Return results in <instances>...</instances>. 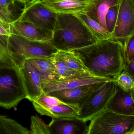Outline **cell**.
<instances>
[{
  "label": "cell",
  "instance_id": "603a6c76",
  "mask_svg": "<svg viewBox=\"0 0 134 134\" xmlns=\"http://www.w3.org/2000/svg\"><path fill=\"white\" fill-rule=\"evenodd\" d=\"M55 56L60 58L71 69L80 72H88L79 58L72 51L59 50Z\"/></svg>",
  "mask_w": 134,
  "mask_h": 134
},
{
  "label": "cell",
  "instance_id": "7402d4cb",
  "mask_svg": "<svg viewBox=\"0 0 134 134\" xmlns=\"http://www.w3.org/2000/svg\"><path fill=\"white\" fill-rule=\"evenodd\" d=\"M32 102L35 110L42 115L53 106L64 103L58 98L44 93Z\"/></svg>",
  "mask_w": 134,
  "mask_h": 134
},
{
  "label": "cell",
  "instance_id": "277c9868",
  "mask_svg": "<svg viewBox=\"0 0 134 134\" xmlns=\"http://www.w3.org/2000/svg\"><path fill=\"white\" fill-rule=\"evenodd\" d=\"M9 49L19 68L28 59L53 57L59 51L50 42L33 41L14 34L9 36Z\"/></svg>",
  "mask_w": 134,
  "mask_h": 134
},
{
  "label": "cell",
  "instance_id": "1f68e13d",
  "mask_svg": "<svg viewBox=\"0 0 134 134\" xmlns=\"http://www.w3.org/2000/svg\"><path fill=\"white\" fill-rule=\"evenodd\" d=\"M15 1V0H0V8L9 9V7L14 4Z\"/></svg>",
  "mask_w": 134,
  "mask_h": 134
},
{
  "label": "cell",
  "instance_id": "4316f807",
  "mask_svg": "<svg viewBox=\"0 0 134 134\" xmlns=\"http://www.w3.org/2000/svg\"><path fill=\"white\" fill-rule=\"evenodd\" d=\"M7 59H12L9 49V36L0 35V62Z\"/></svg>",
  "mask_w": 134,
  "mask_h": 134
},
{
  "label": "cell",
  "instance_id": "4fadbf2b",
  "mask_svg": "<svg viewBox=\"0 0 134 134\" xmlns=\"http://www.w3.org/2000/svg\"><path fill=\"white\" fill-rule=\"evenodd\" d=\"M112 78H100L93 76L74 77L65 80L55 81L47 84L43 89V93L60 90L71 89L81 86L97 83L106 82L112 80Z\"/></svg>",
  "mask_w": 134,
  "mask_h": 134
},
{
  "label": "cell",
  "instance_id": "7a4b0ae2",
  "mask_svg": "<svg viewBox=\"0 0 134 134\" xmlns=\"http://www.w3.org/2000/svg\"><path fill=\"white\" fill-rule=\"evenodd\" d=\"M98 41L75 14H57L50 42L58 50L72 51Z\"/></svg>",
  "mask_w": 134,
  "mask_h": 134
},
{
  "label": "cell",
  "instance_id": "4dcf8cb0",
  "mask_svg": "<svg viewBox=\"0 0 134 134\" xmlns=\"http://www.w3.org/2000/svg\"><path fill=\"white\" fill-rule=\"evenodd\" d=\"M124 71L130 75L134 80V57L130 63L127 64Z\"/></svg>",
  "mask_w": 134,
  "mask_h": 134
},
{
  "label": "cell",
  "instance_id": "e575fe53",
  "mask_svg": "<svg viewBox=\"0 0 134 134\" xmlns=\"http://www.w3.org/2000/svg\"><path fill=\"white\" fill-rule=\"evenodd\" d=\"M132 94H133V97L134 99V87L133 89L132 90Z\"/></svg>",
  "mask_w": 134,
  "mask_h": 134
},
{
  "label": "cell",
  "instance_id": "9c48e42d",
  "mask_svg": "<svg viewBox=\"0 0 134 134\" xmlns=\"http://www.w3.org/2000/svg\"><path fill=\"white\" fill-rule=\"evenodd\" d=\"M19 69L26 90V99L33 101L43 93V88L47 83L30 59L26 60Z\"/></svg>",
  "mask_w": 134,
  "mask_h": 134
},
{
  "label": "cell",
  "instance_id": "7c38bea8",
  "mask_svg": "<svg viewBox=\"0 0 134 134\" xmlns=\"http://www.w3.org/2000/svg\"><path fill=\"white\" fill-rule=\"evenodd\" d=\"M50 134H88L87 122L77 118H52L49 124Z\"/></svg>",
  "mask_w": 134,
  "mask_h": 134
},
{
  "label": "cell",
  "instance_id": "f546056e",
  "mask_svg": "<svg viewBox=\"0 0 134 134\" xmlns=\"http://www.w3.org/2000/svg\"><path fill=\"white\" fill-rule=\"evenodd\" d=\"M12 34L10 24L3 23L0 22V35L9 36Z\"/></svg>",
  "mask_w": 134,
  "mask_h": 134
},
{
  "label": "cell",
  "instance_id": "5bb4252c",
  "mask_svg": "<svg viewBox=\"0 0 134 134\" xmlns=\"http://www.w3.org/2000/svg\"><path fill=\"white\" fill-rule=\"evenodd\" d=\"M106 108L120 114L134 115L132 90H126L117 85L116 92L109 101Z\"/></svg>",
  "mask_w": 134,
  "mask_h": 134
},
{
  "label": "cell",
  "instance_id": "30bf717a",
  "mask_svg": "<svg viewBox=\"0 0 134 134\" xmlns=\"http://www.w3.org/2000/svg\"><path fill=\"white\" fill-rule=\"evenodd\" d=\"M105 83L88 84L73 89L56 90L46 94L58 98L65 104L75 106L80 109L92 93Z\"/></svg>",
  "mask_w": 134,
  "mask_h": 134
},
{
  "label": "cell",
  "instance_id": "d6986e66",
  "mask_svg": "<svg viewBox=\"0 0 134 134\" xmlns=\"http://www.w3.org/2000/svg\"><path fill=\"white\" fill-rule=\"evenodd\" d=\"M52 58H35L30 59L44 78L47 85L52 82L59 80V78L53 71Z\"/></svg>",
  "mask_w": 134,
  "mask_h": 134
},
{
  "label": "cell",
  "instance_id": "ffe728a7",
  "mask_svg": "<svg viewBox=\"0 0 134 134\" xmlns=\"http://www.w3.org/2000/svg\"><path fill=\"white\" fill-rule=\"evenodd\" d=\"M79 111L77 107L63 103L52 107L45 112L44 115L52 118H77Z\"/></svg>",
  "mask_w": 134,
  "mask_h": 134
},
{
  "label": "cell",
  "instance_id": "e0dca14e",
  "mask_svg": "<svg viewBox=\"0 0 134 134\" xmlns=\"http://www.w3.org/2000/svg\"><path fill=\"white\" fill-rule=\"evenodd\" d=\"M75 15L85 24L97 41L112 39L111 34L83 12L78 13Z\"/></svg>",
  "mask_w": 134,
  "mask_h": 134
},
{
  "label": "cell",
  "instance_id": "6da1fadb",
  "mask_svg": "<svg viewBox=\"0 0 134 134\" xmlns=\"http://www.w3.org/2000/svg\"><path fill=\"white\" fill-rule=\"evenodd\" d=\"M72 51L93 76L113 78L126 65L124 45L116 39L99 40Z\"/></svg>",
  "mask_w": 134,
  "mask_h": 134
},
{
  "label": "cell",
  "instance_id": "d590c367",
  "mask_svg": "<svg viewBox=\"0 0 134 134\" xmlns=\"http://www.w3.org/2000/svg\"><path fill=\"white\" fill-rule=\"evenodd\" d=\"M30 1V2H32L35 1H36V0H29Z\"/></svg>",
  "mask_w": 134,
  "mask_h": 134
},
{
  "label": "cell",
  "instance_id": "836d02e7",
  "mask_svg": "<svg viewBox=\"0 0 134 134\" xmlns=\"http://www.w3.org/2000/svg\"><path fill=\"white\" fill-rule=\"evenodd\" d=\"M128 134H134V125L131 128V130L128 133Z\"/></svg>",
  "mask_w": 134,
  "mask_h": 134
},
{
  "label": "cell",
  "instance_id": "3957f363",
  "mask_svg": "<svg viewBox=\"0 0 134 134\" xmlns=\"http://www.w3.org/2000/svg\"><path fill=\"white\" fill-rule=\"evenodd\" d=\"M26 93L21 72L12 59L0 62V107L15 108Z\"/></svg>",
  "mask_w": 134,
  "mask_h": 134
},
{
  "label": "cell",
  "instance_id": "ba28073f",
  "mask_svg": "<svg viewBox=\"0 0 134 134\" xmlns=\"http://www.w3.org/2000/svg\"><path fill=\"white\" fill-rule=\"evenodd\" d=\"M57 14L45 7L40 0L24 6L16 20L31 23L38 26L53 31Z\"/></svg>",
  "mask_w": 134,
  "mask_h": 134
},
{
  "label": "cell",
  "instance_id": "83f0119b",
  "mask_svg": "<svg viewBox=\"0 0 134 134\" xmlns=\"http://www.w3.org/2000/svg\"><path fill=\"white\" fill-rule=\"evenodd\" d=\"M126 63H130L134 57V35L124 45Z\"/></svg>",
  "mask_w": 134,
  "mask_h": 134
},
{
  "label": "cell",
  "instance_id": "ac0fdd59",
  "mask_svg": "<svg viewBox=\"0 0 134 134\" xmlns=\"http://www.w3.org/2000/svg\"><path fill=\"white\" fill-rule=\"evenodd\" d=\"M52 59L53 71L59 78V81L74 77L93 76L88 72H80L71 69L55 55Z\"/></svg>",
  "mask_w": 134,
  "mask_h": 134
},
{
  "label": "cell",
  "instance_id": "9a60e30c",
  "mask_svg": "<svg viewBox=\"0 0 134 134\" xmlns=\"http://www.w3.org/2000/svg\"><path fill=\"white\" fill-rule=\"evenodd\" d=\"M120 0H89L83 11L108 30L105 17L110 8L118 6Z\"/></svg>",
  "mask_w": 134,
  "mask_h": 134
},
{
  "label": "cell",
  "instance_id": "f1b7e54d",
  "mask_svg": "<svg viewBox=\"0 0 134 134\" xmlns=\"http://www.w3.org/2000/svg\"><path fill=\"white\" fill-rule=\"evenodd\" d=\"M14 17L12 10L0 8V22L10 24L14 20Z\"/></svg>",
  "mask_w": 134,
  "mask_h": 134
},
{
  "label": "cell",
  "instance_id": "d4e9b609",
  "mask_svg": "<svg viewBox=\"0 0 134 134\" xmlns=\"http://www.w3.org/2000/svg\"><path fill=\"white\" fill-rule=\"evenodd\" d=\"M116 84L122 89L127 90H132L134 87L133 78L124 71L113 78Z\"/></svg>",
  "mask_w": 134,
  "mask_h": 134
},
{
  "label": "cell",
  "instance_id": "5b68a950",
  "mask_svg": "<svg viewBox=\"0 0 134 134\" xmlns=\"http://www.w3.org/2000/svg\"><path fill=\"white\" fill-rule=\"evenodd\" d=\"M90 121L88 134H128L134 125V115L106 108Z\"/></svg>",
  "mask_w": 134,
  "mask_h": 134
},
{
  "label": "cell",
  "instance_id": "cb8c5ba5",
  "mask_svg": "<svg viewBox=\"0 0 134 134\" xmlns=\"http://www.w3.org/2000/svg\"><path fill=\"white\" fill-rule=\"evenodd\" d=\"M30 134H50L49 125L46 124L37 115L31 118Z\"/></svg>",
  "mask_w": 134,
  "mask_h": 134
},
{
  "label": "cell",
  "instance_id": "2e32d148",
  "mask_svg": "<svg viewBox=\"0 0 134 134\" xmlns=\"http://www.w3.org/2000/svg\"><path fill=\"white\" fill-rule=\"evenodd\" d=\"M49 9L56 14H76L83 12L89 0H40Z\"/></svg>",
  "mask_w": 134,
  "mask_h": 134
},
{
  "label": "cell",
  "instance_id": "8992f818",
  "mask_svg": "<svg viewBox=\"0 0 134 134\" xmlns=\"http://www.w3.org/2000/svg\"><path fill=\"white\" fill-rule=\"evenodd\" d=\"M116 90L117 85L113 78L105 83L88 98L80 109L77 118L86 122L90 121L106 108Z\"/></svg>",
  "mask_w": 134,
  "mask_h": 134
},
{
  "label": "cell",
  "instance_id": "52a82bcc",
  "mask_svg": "<svg viewBox=\"0 0 134 134\" xmlns=\"http://www.w3.org/2000/svg\"><path fill=\"white\" fill-rule=\"evenodd\" d=\"M112 39L125 45L134 35V0H120Z\"/></svg>",
  "mask_w": 134,
  "mask_h": 134
},
{
  "label": "cell",
  "instance_id": "d6a6232c",
  "mask_svg": "<svg viewBox=\"0 0 134 134\" xmlns=\"http://www.w3.org/2000/svg\"><path fill=\"white\" fill-rule=\"evenodd\" d=\"M15 1L23 4L24 6H26L30 3L29 0H15Z\"/></svg>",
  "mask_w": 134,
  "mask_h": 134
},
{
  "label": "cell",
  "instance_id": "484cf974",
  "mask_svg": "<svg viewBox=\"0 0 134 134\" xmlns=\"http://www.w3.org/2000/svg\"><path fill=\"white\" fill-rule=\"evenodd\" d=\"M118 6L110 8L105 17L107 29L108 31L111 34L113 31L116 22L118 15Z\"/></svg>",
  "mask_w": 134,
  "mask_h": 134
},
{
  "label": "cell",
  "instance_id": "44dd1931",
  "mask_svg": "<svg viewBox=\"0 0 134 134\" xmlns=\"http://www.w3.org/2000/svg\"><path fill=\"white\" fill-rule=\"evenodd\" d=\"M31 134L30 131L16 121L0 115V134Z\"/></svg>",
  "mask_w": 134,
  "mask_h": 134
},
{
  "label": "cell",
  "instance_id": "8fae6325",
  "mask_svg": "<svg viewBox=\"0 0 134 134\" xmlns=\"http://www.w3.org/2000/svg\"><path fill=\"white\" fill-rule=\"evenodd\" d=\"M12 34L21 36L33 41L49 42L53 37V31L38 26L31 23L15 19L10 23Z\"/></svg>",
  "mask_w": 134,
  "mask_h": 134
}]
</instances>
